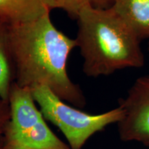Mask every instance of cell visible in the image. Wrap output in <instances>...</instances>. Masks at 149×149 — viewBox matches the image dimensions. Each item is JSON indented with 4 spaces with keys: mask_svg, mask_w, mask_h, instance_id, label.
Segmentation results:
<instances>
[{
    "mask_svg": "<svg viewBox=\"0 0 149 149\" xmlns=\"http://www.w3.org/2000/svg\"><path fill=\"white\" fill-rule=\"evenodd\" d=\"M81 5L88 3L97 8H107L111 7L114 3L115 0H80Z\"/></svg>",
    "mask_w": 149,
    "mask_h": 149,
    "instance_id": "8fae6325",
    "label": "cell"
},
{
    "mask_svg": "<svg viewBox=\"0 0 149 149\" xmlns=\"http://www.w3.org/2000/svg\"><path fill=\"white\" fill-rule=\"evenodd\" d=\"M55 8H60L72 19H77L81 8L80 0H54Z\"/></svg>",
    "mask_w": 149,
    "mask_h": 149,
    "instance_id": "9c48e42d",
    "label": "cell"
},
{
    "mask_svg": "<svg viewBox=\"0 0 149 149\" xmlns=\"http://www.w3.org/2000/svg\"><path fill=\"white\" fill-rule=\"evenodd\" d=\"M112 7L139 40L149 38V0H115Z\"/></svg>",
    "mask_w": 149,
    "mask_h": 149,
    "instance_id": "52a82bcc",
    "label": "cell"
},
{
    "mask_svg": "<svg viewBox=\"0 0 149 149\" xmlns=\"http://www.w3.org/2000/svg\"><path fill=\"white\" fill-rule=\"evenodd\" d=\"M31 91L45 120L59 128L70 149H82L91 136L117 124L124 115L120 106L102 114L85 113L68 105L44 85L35 86Z\"/></svg>",
    "mask_w": 149,
    "mask_h": 149,
    "instance_id": "277c9868",
    "label": "cell"
},
{
    "mask_svg": "<svg viewBox=\"0 0 149 149\" xmlns=\"http://www.w3.org/2000/svg\"><path fill=\"white\" fill-rule=\"evenodd\" d=\"M76 20V41L86 76H107L117 70L144 65L141 40L112 6L97 8L84 3Z\"/></svg>",
    "mask_w": 149,
    "mask_h": 149,
    "instance_id": "7a4b0ae2",
    "label": "cell"
},
{
    "mask_svg": "<svg viewBox=\"0 0 149 149\" xmlns=\"http://www.w3.org/2000/svg\"><path fill=\"white\" fill-rule=\"evenodd\" d=\"M14 81V67L9 46L8 25L0 22V97L6 101H8L11 86Z\"/></svg>",
    "mask_w": 149,
    "mask_h": 149,
    "instance_id": "ba28073f",
    "label": "cell"
},
{
    "mask_svg": "<svg viewBox=\"0 0 149 149\" xmlns=\"http://www.w3.org/2000/svg\"><path fill=\"white\" fill-rule=\"evenodd\" d=\"M148 50H149V44H148Z\"/></svg>",
    "mask_w": 149,
    "mask_h": 149,
    "instance_id": "4fadbf2b",
    "label": "cell"
},
{
    "mask_svg": "<svg viewBox=\"0 0 149 149\" xmlns=\"http://www.w3.org/2000/svg\"><path fill=\"white\" fill-rule=\"evenodd\" d=\"M8 31L16 84L29 88L46 86L63 101L77 108L85 107L82 91L67 73L68 57L77 47L76 39L59 31L50 13L31 22L8 25Z\"/></svg>",
    "mask_w": 149,
    "mask_h": 149,
    "instance_id": "6da1fadb",
    "label": "cell"
},
{
    "mask_svg": "<svg viewBox=\"0 0 149 149\" xmlns=\"http://www.w3.org/2000/svg\"><path fill=\"white\" fill-rule=\"evenodd\" d=\"M0 149H2V140H1V138L0 139Z\"/></svg>",
    "mask_w": 149,
    "mask_h": 149,
    "instance_id": "7c38bea8",
    "label": "cell"
},
{
    "mask_svg": "<svg viewBox=\"0 0 149 149\" xmlns=\"http://www.w3.org/2000/svg\"><path fill=\"white\" fill-rule=\"evenodd\" d=\"M119 106L124 111L117 123L121 140L137 141L149 146V75L137 79Z\"/></svg>",
    "mask_w": 149,
    "mask_h": 149,
    "instance_id": "5b68a950",
    "label": "cell"
},
{
    "mask_svg": "<svg viewBox=\"0 0 149 149\" xmlns=\"http://www.w3.org/2000/svg\"><path fill=\"white\" fill-rule=\"evenodd\" d=\"M10 117V109L8 101H6L0 97V139L2 137Z\"/></svg>",
    "mask_w": 149,
    "mask_h": 149,
    "instance_id": "30bf717a",
    "label": "cell"
},
{
    "mask_svg": "<svg viewBox=\"0 0 149 149\" xmlns=\"http://www.w3.org/2000/svg\"><path fill=\"white\" fill-rule=\"evenodd\" d=\"M55 8L54 0H0V22L13 25L31 22Z\"/></svg>",
    "mask_w": 149,
    "mask_h": 149,
    "instance_id": "8992f818",
    "label": "cell"
},
{
    "mask_svg": "<svg viewBox=\"0 0 149 149\" xmlns=\"http://www.w3.org/2000/svg\"><path fill=\"white\" fill-rule=\"evenodd\" d=\"M10 117L1 137L2 149H70L46 124L31 88L11 86Z\"/></svg>",
    "mask_w": 149,
    "mask_h": 149,
    "instance_id": "3957f363",
    "label": "cell"
}]
</instances>
